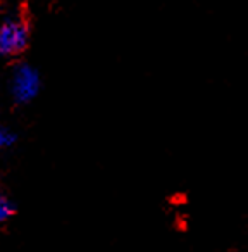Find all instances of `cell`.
<instances>
[{
  "instance_id": "4",
  "label": "cell",
  "mask_w": 248,
  "mask_h": 252,
  "mask_svg": "<svg viewBox=\"0 0 248 252\" xmlns=\"http://www.w3.org/2000/svg\"><path fill=\"white\" fill-rule=\"evenodd\" d=\"M14 138L16 137L9 130L0 128V149H5V147H9V145H12L14 144Z\"/></svg>"
},
{
  "instance_id": "3",
  "label": "cell",
  "mask_w": 248,
  "mask_h": 252,
  "mask_svg": "<svg viewBox=\"0 0 248 252\" xmlns=\"http://www.w3.org/2000/svg\"><path fill=\"white\" fill-rule=\"evenodd\" d=\"M12 214H14V206L11 204V200L5 199L4 195H0V223L7 221Z\"/></svg>"
},
{
  "instance_id": "1",
  "label": "cell",
  "mask_w": 248,
  "mask_h": 252,
  "mask_svg": "<svg viewBox=\"0 0 248 252\" xmlns=\"http://www.w3.org/2000/svg\"><path fill=\"white\" fill-rule=\"evenodd\" d=\"M31 9L29 0H21L18 14L0 23V56L19 59L31 45Z\"/></svg>"
},
{
  "instance_id": "2",
  "label": "cell",
  "mask_w": 248,
  "mask_h": 252,
  "mask_svg": "<svg viewBox=\"0 0 248 252\" xmlns=\"http://www.w3.org/2000/svg\"><path fill=\"white\" fill-rule=\"evenodd\" d=\"M40 90V76L29 66H21L12 76V97L19 104L33 100Z\"/></svg>"
}]
</instances>
